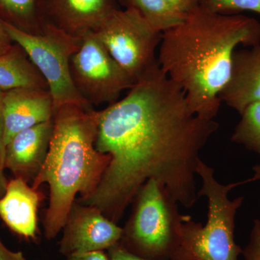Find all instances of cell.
<instances>
[{
  "mask_svg": "<svg viewBox=\"0 0 260 260\" xmlns=\"http://www.w3.org/2000/svg\"><path fill=\"white\" fill-rule=\"evenodd\" d=\"M109 260H149L140 257L126 250L120 243L108 249Z\"/></svg>",
  "mask_w": 260,
  "mask_h": 260,
  "instance_id": "cell-22",
  "label": "cell"
},
{
  "mask_svg": "<svg viewBox=\"0 0 260 260\" xmlns=\"http://www.w3.org/2000/svg\"><path fill=\"white\" fill-rule=\"evenodd\" d=\"M93 34L135 84L159 64L162 34L133 8L116 10Z\"/></svg>",
  "mask_w": 260,
  "mask_h": 260,
  "instance_id": "cell-7",
  "label": "cell"
},
{
  "mask_svg": "<svg viewBox=\"0 0 260 260\" xmlns=\"http://www.w3.org/2000/svg\"><path fill=\"white\" fill-rule=\"evenodd\" d=\"M246 180L222 184L216 180L214 169L200 160L197 174L202 181L198 198L208 200V219L203 225L189 218L181 225L180 241L170 260H239L243 249L234 238L235 218L244 197L230 200V191L238 186L259 180L260 166Z\"/></svg>",
  "mask_w": 260,
  "mask_h": 260,
  "instance_id": "cell-4",
  "label": "cell"
},
{
  "mask_svg": "<svg viewBox=\"0 0 260 260\" xmlns=\"http://www.w3.org/2000/svg\"><path fill=\"white\" fill-rule=\"evenodd\" d=\"M3 95L4 92L0 90V166L5 169V145L4 112H3Z\"/></svg>",
  "mask_w": 260,
  "mask_h": 260,
  "instance_id": "cell-23",
  "label": "cell"
},
{
  "mask_svg": "<svg viewBox=\"0 0 260 260\" xmlns=\"http://www.w3.org/2000/svg\"><path fill=\"white\" fill-rule=\"evenodd\" d=\"M259 205H260V200H259Z\"/></svg>",
  "mask_w": 260,
  "mask_h": 260,
  "instance_id": "cell-28",
  "label": "cell"
},
{
  "mask_svg": "<svg viewBox=\"0 0 260 260\" xmlns=\"http://www.w3.org/2000/svg\"><path fill=\"white\" fill-rule=\"evenodd\" d=\"M3 23L12 41L23 48L47 82L54 112L68 104L93 109L75 88L70 73V59L79 49L82 39L68 35L49 23L40 35L26 34Z\"/></svg>",
  "mask_w": 260,
  "mask_h": 260,
  "instance_id": "cell-6",
  "label": "cell"
},
{
  "mask_svg": "<svg viewBox=\"0 0 260 260\" xmlns=\"http://www.w3.org/2000/svg\"><path fill=\"white\" fill-rule=\"evenodd\" d=\"M20 88L49 90L44 77L18 44L0 54V90L3 92Z\"/></svg>",
  "mask_w": 260,
  "mask_h": 260,
  "instance_id": "cell-15",
  "label": "cell"
},
{
  "mask_svg": "<svg viewBox=\"0 0 260 260\" xmlns=\"http://www.w3.org/2000/svg\"><path fill=\"white\" fill-rule=\"evenodd\" d=\"M259 44L256 19L221 14L200 5L180 24L162 32L158 61L182 89L191 110L213 119L221 106L220 94L232 76L236 49Z\"/></svg>",
  "mask_w": 260,
  "mask_h": 260,
  "instance_id": "cell-2",
  "label": "cell"
},
{
  "mask_svg": "<svg viewBox=\"0 0 260 260\" xmlns=\"http://www.w3.org/2000/svg\"><path fill=\"white\" fill-rule=\"evenodd\" d=\"M122 6L136 10L149 25L160 32L177 26L185 15L175 11L165 0H118Z\"/></svg>",
  "mask_w": 260,
  "mask_h": 260,
  "instance_id": "cell-17",
  "label": "cell"
},
{
  "mask_svg": "<svg viewBox=\"0 0 260 260\" xmlns=\"http://www.w3.org/2000/svg\"><path fill=\"white\" fill-rule=\"evenodd\" d=\"M219 98L240 114L248 106L260 102V44L235 51L232 76Z\"/></svg>",
  "mask_w": 260,
  "mask_h": 260,
  "instance_id": "cell-14",
  "label": "cell"
},
{
  "mask_svg": "<svg viewBox=\"0 0 260 260\" xmlns=\"http://www.w3.org/2000/svg\"><path fill=\"white\" fill-rule=\"evenodd\" d=\"M39 189L15 178L8 183L0 198V218L10 230L26 239L35 240L38 232V208L42 199Z\"/></svg>",
  "mask_w": 260,
  "mask_h": 260,
  "instance_id": "cell-13",
  "label": "cell"
},
{
  "mask_svg": "<svg viewBox=\"0 0 260 260\" xmlns=\"http://www.w3.org/2000/svg\"><path fill=\"white\" fill-rule=\"evenodd\" d=\"M4 170L5 169L0 166V198L4 195L8 183L5 178Z\"/></svg>",
  "mask_w": 260,
  "mask_h": 260,
  "instance_id": "cell-27",
  "label": "cell"
},
{
  "mask_svg": "<svg viewBox=\"0 0 260 260\" xmlns=\"http://www.w3.org/2000/svg\"><path fill=\"white\" fill-rule=\"evenodd\" d=\"M118 0H42L46 23L82 39L119 9Z\"/></svg>",
  "mask_w": 260,
  "mask_h": 260,
  "instance_id": "cell-10",
  "label": "cell"
},
{
  "mask_svg": "<svg viewBox=\"0 0 260 260\" xmlns=\"http://www.w3.org/2000/svg\"><path fill=\"white\" fill-rule=\"evenodd\" d=\"M62 231L59 250L66 257L108 250L120 242L123 234V228L100 210L79 203L73 205Z\"/></svg>",
  "mask_w": 260,
  "mask_h": 260,
  "instance_id": "cell-9",
  "label": "cell"
},
{
  "mask_svg": "<svg viewBox=\"0 0 260 260\" xmlns=\"http://www.w3.org/2000/svg\"><path fill=\"white\" fill-rule=\"evenodd\" d=\"M5 145L20 132L53 119L54 102L49 90L20 88L4 92Z\"/></svg>",
  "mask_w": 260,
  "mask_h": 260,
  "instance_id": "cell-11",
  "label": "cell"
},
{
  "mask_svg": "<svg viewBox=\"0 0 260 260\" xmlns=\"http://www.w3.org/2000/svg\"><path fill=\"white\" fill-rule=\"evenodd\" d=\"M240 115L231 140L260 157V102L248 106Z\"/></svg>",
  "mask_w": 260,
  "mask_h": 260,
  "instance_id": "cell-18",
  "label": "cell"
},
{
  "mask_svg": "<svg viewBox=\"0 0 260 260\" xmlns=\"http://www.w3.org/2000/svg\"><path fill=\"white\" fill-rule=\"evenodd\" d=\"M245 260H260V220L255 219L249 237V243L243 249Z\"/></svg>",
  "mask_w": 260,
  "mask_h": 260,
  "instance_id": "cell-20",
  "label": "cell"
},
{
  "mask_svg": "<svg viewBox=\"0 0 260 260\" xmlns=\"http://www.w3.org/2000/svg\"><path fill=\"white\" fill-rule=\"evenodd\" d=\"M54 121H46L20 132L5 146V169L15 178L34 181L45 161Z\"/></svg>",
  "mask_w": 260,
  "mask_h": 260,
  "instance_id": "cell-12",
  "label": "cell"
},
{
  "mask_svg": "<svg viewBox=\"0 0 260 260\" xmlns=\"http://www.w3.org/2000/svg\"><path fill=\"white\" fill-rule=\"evenodd\" d=\"M218 128L191 110L182 89L156 65L124 99L99 111L95 148L110 162L95 190L78 203L117 223L153 179L177 204L190 208L198 198L200 151Z\"/></svg>",
  "mask_w": 260,
  "mask_h": 260,
  "instance_id": "cell-1",
  "label": "cell"
},
{
  "mask_svg": "<svg viewBox=\"0 0 260 260\" xmlns=\"http://www.w3.org/2000/svg\"><path fill=\"white\" fill-rule=\"evenodd\" d=\"M99 111L75 104L54 112L49 150L32 186L49 187V206L43 221L44 236L54 239L62 231L75 197L90 196L96 189L110 156L95 148Z\"/></svg>",
  "mask_w": 260,
  "mask_h": 260,
  "instance_id": "cell-3",
  "label": "cell"
},
{
  "mask_svg": "<svg viewBox=\"0 0 260 260\" xmlns=\"http://www.w3.org/2000/svg\"><path fill=\"white\" fill-rule=\"evenodd\" d=\"M0 260H27L22 251H13L7 248L0 239Z\"/></svg>",
  "mask_w": 260,
  "mask_h": 260,
  "instance_id": "cell-25",
  "label": "cell"
},
{
  "mask_svg": "<svg viewBox=\"0 0 260 260\" xmlns=\"http://www.w3.org/2000/svg\"><path fill=\"white\" fill-rule=\"evenodd\" d=\"M14 42L10 39L5 30L3 22L0 20V54H4L13 47Z\"/></svg>",
  "mask_w": 260,
  "mask_h": 260,
  "instance_id": "cell-26",
  "label": "cell"
},
{
  "mask_svg": "<svg viewBox=\"0 0 260 260\" xmlns=\"http://www.w3.org/2000/svg\"><path fill=\"white\" fill-rule=\"evenodd\" d=\"M175 11L184 15L189 14L202 4L203 0H165Z\"/></svg>",
  "mask_w": 260,
  "mask_h": 260,
  "instance_id": "cell-21",
  "label": "cell"
},
{
  "mask_svg": "<svg viewBox=\"0 0 260 260\" xmlns=\"http://www.w3.org/2000/svg\"><path fill=\"white\" fill-rule=\"evenodd\" d=\"M67 260H109L108 254L104 251L75 254L67 256Z\"/></svg>",
  "mask_w": 260,
  "mask_h": 260,
  "instance_id": "cell-24",
  "label": "cell"
},
{
  "mask_svg": "<svg viewBox=\"0 0 260 260\" xmlns=\"http://www.w3.org/2000/svg\"><path fill=\"white\" fill-rule=\"evenodd\" d=\"M70 73L75 88L91 106L114 104L121 92L135 85L93 32L82 38L70 59Z\"/></svg>",
  "mask_w": 260,
  "mask_h": 260,
  "instance_id": "cell-8",
  "label": "cell"
},
{
  "mask_svg": "<svg viewBox=\"0 0 260 260\" xmlns=\"http://www.w3.org/2000/svg\"><path fill=\"white\" fill-rule=\"evenodd\" d=\"M201 5L221 14L235 15L249 11L260 15V0H203Z\"/></svg>",
  "mask_w": 260,
  "mask_h": 260,
  "instance_id": "cell-19",
  "label": "cell"
},
{
  "mask_svg": "<svg viewBox=\"0 0 260 260\" xmlns=\"http://www.w3.org/2000/svg\"><path fill=\"white\" fill-rule=\"evenodd\" d=\"M134 200L119 243L144 259L170 260L179 245L181 223L190 216L181 215L177 203L153 179L140 188Z\"/></svg>",
  "mask_w": 260,
  "mask_h": 260,
  "instance_id": "cell-5",
  "label": "cell"
},
{
  "mask_svg": "<svg viewBox=\"0 0 260 260\" xmlns=\"http://www.w3.org/2000/svg\"><path fill=\"white\" fill-rule=\"evenodd\" d=\"M0 20L31 35L43 34L47 25L42 0H0Z\"/></svg>",
  "mask_w": 260,
  "mask_h": 260,
  "instance_id": "cell-16",
  "label": "cell"
}]
</instances>
